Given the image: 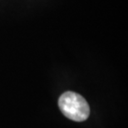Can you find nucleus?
Wrapping results in <instances>:
<instances>
[{
  "mask_svg": "<svg viewBox=\"0 0 128 128\" xmlns=\"http://www.w3.org/2000/svg\"><path fill=\"white\" fill-rule=\"evenodd\" d=\"M58 106L62 114L75 122H83L90 115V107L85 98L73 92H66L61 95Z\"/></svg>",
  "mask_w": 128,
  "mask_h": 128,
  "instance_id": "nucleus-1",
  "label": "nucleus"
}]
</instances>
